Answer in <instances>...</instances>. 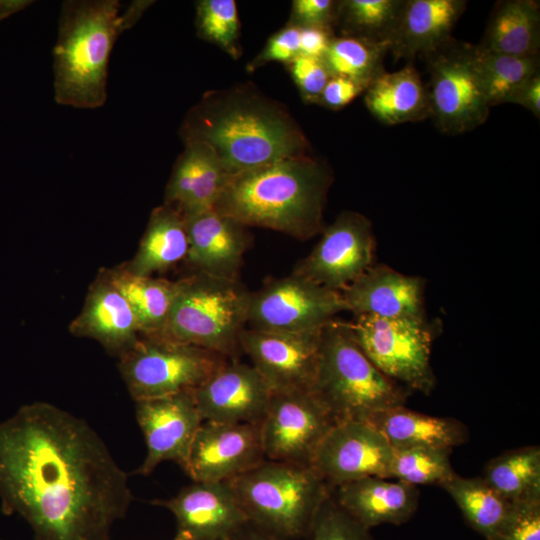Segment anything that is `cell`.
Returning <instances> with one entry per match:
<instances>
[{"instance_id":"30bf717a","label":"cell","mask_w":540,"mask_h":540,"mask_svg":"<svg viewBox=\"0 0 540 540\" xmlns=\"http://www.w3.org/2000/svg\"><path fill=\"white\" fill-rule=\"evenodd\" d=\"M470 45L452 39L425 56L431 117L437 128L457 135L483 124L490 106L470 57Z\"/></svg>"},{"instance_id":"f6af8a7d","label":"cell","mask_w":540,"mask_h":540,"mask_svg":"<svg viewBox=\"0 0 540 540\" xmlns=\"http://www.w3.org/2000/svg\"><path fill=\"white\" fill-rule=\"evenodd\" d=\"M507 103H515L529 110L537 118L540 117V74L523 82L509 97Z\"/></svg>"},{"instance_id":"7402d4cb","label":"cell","mask_w":540,"mask_h":540,"mask_svg":"<svg viewBox=\"0 0 540 540\" xmlns=\"http://www.w3.org/2000/svg\"><path fill=\"white\" fill-rule=\"evenodd\" d=\"M337 505L366 529L399 525L414 514L419 490L399 480L369 476L333 487Z\"/></svg>"},{"instance_id":"ffe728a7","label":"cell","mask_w":540,"mask_h":540,"mask_svg":"<svg viewBox=\"0 0 540 540\" xmlns=\"http://www.w3.org/2000/svg\"><path fill=\"white\" fill-rule=\"evenodd\" d=\"M425 280L373 264L340 292L345 310L381 319H425Z\"/></svg>"},{"instance_id":"484cf974","label":"cell","mask_w":540,"mask_h":540,"mask_svg":"<svg viewBox=\"0 0 540 540\" xmlns=\"http://www.w3.org/2000/svg\"><path fill=\"white\" fill-rule=\"evenodd\" d=\"M373 425L393 449L436 448L451 450L468 437L465 426L452 418L436 417L398 406L371 416Z\"/></svg>"},{"instance_id":"7a4b0ae2","label":"cell","mask_w":540,"mask_h":540,"mask_svg":"<svg viewBox=\"0 0 540 540\" xmlns=\"http://www.w3.org/2000/svg\"><path fill=\"white\" fill-rule=\"evenodd\" d=\"M180 136L184 144L210 147L229 176L307 155L310 147L285 107L246 84L204 93L184 117Z\"/></svg>"},{"instance_id":"ab89813d","label":"cell","mask_w":540,"mask_h":540,"mask_svg":"<svg viewBox=\"0 0 540 540\" xmlns=\"http://www.w3.org/2000/svg\"><path fill=\"white\" fill-rule=\"evenodd\" d=\"M294 82L304 99L318 102L332 76L323 59L298 55L289 63Z\"/></svg>"},{"instance_id":"8d00e7d4","label":"cell","mask_w":540,"mask_h":540,"mask_svg":"<svg viewBox=\"0 0 540 540\" xmlns=\"http://www.w3.org/2000/svg\"><path fill=\"white\" fill-rule=\"evenodd\" d=\"M196 27L201 38L219 46L233 58L240 56V21L235 1L197 2Z\"/></svg>"},{"instance_id":"6da1fadb","label":"cell","mask_w":540,"mask_h":540,"mask_svg":"<svg viewBox=\"0 0 540 540\" xmlns=\"http://www.w3.org/2000/svg\"><path fill=\"white\" fill-rule=\"evenodd\" d=\"M133 496L125 471L83 419L47 402L0 422V505L34 540H109Z\"/></svg>"},{"instance_id":"8fae6325","label":"cell","mask_w":540,"mask_h":540,"mask_svg":"<svg viewBox=\"0 0 540 540\" xmlns=\"http://www.w3.org/2000/svg\"><path fill=\"white\" fill-rule=\"evenodd\" d=\"M346 311L340 292L291 273L251 292L248 328L301 333L322 329Z\"/></svg>"},{"instance_id":"5bb4252c","label":"cell","mask_w":540,"mask_h":540,"mask_svg":"<svg viewBox=\"0 0 540 540\" xmlns=\"http://www.w3.org/2000/svg\"><path fill=\"white\" fill-rule=\"evenodd\" d=\"M321 330L286 333L244 329L241 350L272 393L312 390L316 378Z\"/></svg>"},{"instance_id":"4fadbf2b","label":"cell","mask_w":540,"mask_h":540,"mask_svg":"<svg viewBox=\"0 0 540 540\" xmlns=\"http://www.w3.org/2000/svg\"><path fill=\"white\" fill-rule=\"evenodd\" d=\"M375 248L370 220L359 212L343 211L324 227L318 243L292 273L341 292L375 264Z\"/></svg>"},{"instance_id":"4316f807","label":"cell","mask_w":540,"mask_h":540,"mask_svg":"<svg viewBox=\"0 0 540 540\" xmlns=\"http://www.w3.org/2000/svg\"><path fill=\"white\" fill-rule=\"evenodd\" d=\"M365 104L385 125L415 122L431 116L428 88L412 64L380 74L366 89Z\"/></svg>"},{"instance_id":"ac0fdd59","label":"cell","mask_w":540,"mask_h":540,"mask_svg":"<svg viewBox=\"0 0 540 540\" xmlns=\"http://www.w3.org/2000/svg\"><path fill=\"white\" fill-rule=\"evenodd\" d=\"M175 517L173 540H229L249 524L228 482H195L175 496L155 500Z\"/></svg>"},{"instance_id":"836d02e7","label":"cell","mask_w":540,"mask_h":540,"mask_svg":"<svg viewBox=\"0 0 540 540\" xmlns=\"http://www.w3.org/2000/svg\"><path fill=\"white\" fill-rule=\"evenodd\" d=\"M389 43L363 38L333 37L323 57L332 76H342L364 85L366 88L384 70V57Z\"/></svg>"},{"instance_id":"b9f144b4","label":"cell","mask_w":540,"mask_h":540,"mask_svg":"<svg viewBox=\"0 0 540 540\" xmlns=\"http://www.w3.org/2000/svg\"><path fill=\"white\" fill-rule=\"evenodd\" d=\"M337 13L338 2L332 0H296L292 4V25L331 29Z\"/></svg>"},{"instance_id":"7c38bea8","label":"cell","mask_w":540,"mask_h":540,"mask_svg":"<svg viewBox=\"0 0 540 540\" xmlns=\"http://www.w3.org/2000/svg\"><path fill=\"white\" fill-rule=\"evenodd\" d=\"M335 424L312 390L272 393L260 423L265 459L311 465L318 447Z\"/></svg>"},{"instance_id":"ee69618b","label":"cell","mask_w":540,"mask_h":540,"mask_svg":"<svg viewBox=\"0 0 540 540\" xmlns=\"http://www.w3.org/2000/svg\"><path fill=\"white\" fill-rule=\"evenodd\" d=\"M300 28V55L323 59L331 40L332 33L329 28L299 27Z\"/></svg>"},{"instance_id":"d6986e66","label":"cell","mask_w":540,"mask_h":540,"mask_svg":"<svg viewBox=\"0 0 540 540\" xmlns=\"http://www.w3.org/2000/svg\"><path fill=\"white\" fill-rule=\"evenodd\" d=\"M193 396L203 421L261 423L272 391L251 364L231 359L194 389Z\"/></svg>"},{"instance_id":"3957f363","label":"cell","mask_w":540,"mask_h":540,"mask_svg":"<svg viewBox=\"0 0 540 540\" xmlns=\"http://www.w3.org/2000/svg\"><path fill=\"white\" fill-rule=\"evenodd\" d=\"M333 173L307 155L287 157L229 176L214 209L246 227H262L301 241L324 229Z\"/></svg>"},{"instance_id":"52a82bcc","label":"cell","mask_w":540,"mask_h":540,"mask_svg":"<svg viewBox=\"0 0 540 540\" xmlns=\"http://www.w3.org/2000/svg\"><path fill=\"white\" fill-rule=\"evenodd\" d=\"M251 291L239 279L193 272L175 281L167 323L159 337L197 346L229 359L242 351Z\"/></svg>"},{"instance_id":"f35d334b","label":"cell","mask_w":540,"mask_h":540,"mask_svg":"<svg viewBox=\"0 0 540 540\" xmlns=\"http://www.w3.org/2000/svg\"><path fill=\"white\" fill-rule=\"evenodd\" d=\"M488 540H540V497L512 502L505 520Z\"/></svg>"},{"instance_id":"e575fe53","label":"cell","mask_w":540,"mask_h":540,"mask_svg":"<svg viewBox=\"0 0 540 540\" xmlns=\"http://www.w3.org/2000/svg\"><path fill=\"white\" fill-rule=\"evenodd\" d=\"M404 1L346 0L338 2L337 20L346 36L387 42L396 29Z\"/></svg>"},{"instance_id":"d6a6232c","label":"cell","mask_w":540,"mask_h":540,"mask_svg":"<svg viewBox=\"0 0 540 540\" xmlns=\"http://www.w3.org/2000/svg\"><path fill=\"white\" fill-rule=\"evenodd\" d=\"M482 478L511 502L540 497V448L527 446L493 458Z\"/></svg>"},{"instance_id":"7bdbcfd3","label":"cell","mask_w":540,"mask_h":540,"mask_svg":"<svg viewBox=\"0 0 540 540\" xmlns=\"http://www.w3.org/2000/svg\"><path fill=\"white\" fill-rule=\"evenodd\" d=\"M366 87L357 81L331 76L325 85L319 103L327 108L340 109L351 103L357 96L366 91Z\"/></svg>"},{"instance_id":"60d3db41","label":"cell","mask_w":540,"mask_h":540,"mask_svg":"<svg viewBox=\"0 0 540 540\" xmlns=\"http://www.w3.org/2000/svg\"><path fill=\"white\" fill-rule=\"evenodd\" d=\"M300 54V28L289 25L272 35L249 68L254 70L268 62L290 63Z\"/></svg>"},{"instance_id":"c3c4849f","label":"cell","mask_w":540,"mask_h":540,"mask_svg":"<svg viewBox=\"0 0 540 540\" xmlns=\"http://www.w3.org/2000/svg\"><path fill=\"white\" fill-rule=\"evenodd\" d=\"M29 0H0V21L16 14L31 5Z\"/></svg>"},{"instance_id":"83f0119b","label":"cell","mask_w":540,"mask_h":540,"mask_svg":"<svg viewBox=\"0 0 540 540\" xmlns=\"http://www.w3.org/2000/svg\"><path fill=\"white\" fill-rule=\"evenodd\" d=\"M479 45L484 49L511 56H539V2L534 0L498 2L483 41Z\"/></svg>"},{"instance_id":"cb8c5ba5","label":"cell","mask_w":540,"mask_h":540,"mask_svg":"<svg viewBox=\"0 0 540 540\" xmlns=\"http://www.w3.org/2000/svg\"><path fill=\"white\" fill-rule=\"evenodd\" d=\"M228 178L210 147L200 142L186 143L166 186L164 204L182 216L212 210Z\"/></svg>"},{"instance_id":"e0dca14e","label":"cell","mask_w":540,"mask_h":540,"mask_svg":"<svg viewBox=\"0 0 540 540\" xmlns=\"http://www.w3.org/2000/svg\"><path fill=\"white\" fill-rule=\"evenodd\" d=\"M135 412L147 450L135 473L149 475L164 461L183 468L203 422L193 391L136 401Z\"/></svg>"},{"instance_id":"4dcf8cb0","label":"cell","mask_w":540,"mask_h":540,"mask_svg":"<svg viewBox=\"0 0 540 540\" xmlns=\"http://www.w3.org/2000/svg\"><path fill=\"white\" fill-rule=\"evenodd\" d=\"M441 487L453 498L470 525L486 540L499 529L512 505L482 477L467 478L454 474Z\"/></svg>"},{"instance_id":"bcb514c9","label":"cell","mask_w":540,"mask_h":540,"mask_svg":"<svg viewBox=\"0 0 540 540\" xmlns=\"http://www.w3.org/2000/svg\"><path fill=\"white\" fill-rule=\"evenodd\" d=\"M150 3L149 1H133L128 6L125 12L121 14V20L125 30L136 24Z\"/></svg>"},{"instance_id":"277c9868","label":"cell","mask_w":540,"mask_h":540,"mask_svg":"<svg viewBox=\"0 0 540 540\" xmlns=\"http://www.w3.org/2000/svg\"><path fill=\"white\" fill-rule=\"evenodd\" d=\"M118 0L62 3L53 49L54 98L64 106L95 109L107 99L108 65L125 29Z\"/></svg>"},{"instance_id":"681fc988","label":"cell","mask_w":540,"mask_h":540,"mask_svg":"<svg viewBox=\"0 0 540 540\" xmlns=\"http://www.w3.org/2000/svg\"><path fill=\"white\" fill-rule=\"evenodd\" d=\"M1 540V539H0Z\"/></svg>"},{"instance_id":"74e56055","label":"cell","mask_w":540,"mask_h":540,"mask_svg":"<svg viewBox=\"0 0 540 540\" xmlns=\"http://www.w3.org/2000/svg\"><path fill=\"white\" fill-rule=\"evenodd\" d=\"M307 540H372L369 530L343 511L330 495L320 506Z\"/></svg>"},{"instance_id":"9c48e42d","label":"cell","mask_w":540,"mask_h":540,"mask_svg":"<svg viewBox=\"0 0 540 540\" xmlns=\"http://www.w3.org/2000/svg\"><path fill=\"white\" fill-rule=\"evenodd\" d=\"M350 325L363 352L384 375L407 390L432 392L436 384L431 365L435 331L426 318L357 316Z\"/></svg>"},{"instance_id":"5b68a950","label":"cell","mask_w":540,"mask_h":540,"mask_svg":"<svg viewBox=\"0 0 540 540\" xmlns=\"http://www.w3.org/2000/svg\"><path fill=\"white\" fill-rule=\"evenodd\" d=\"M312 391L336 422L367 421L403 406L407 389L384 375L356 341L350 322L333 319L321 330Z\"/></svg>"},{"instance_id":"f1b7e54d","label":"cell","mask_w":540,"mask_h":540,"mask_svg":"<svg viewBox=\"0 0 540 540\" xmlns=\"http://www.w3.org/2000/svg\"><path fill=\"white\" fill-rule=\"evenodd\" d=\"M188 237L182 215L166 204L155 208L139 248L126 269L139 276H151L185 260Z\"/></svg>"},{"instance_id":"1f68e13d","label":"cell","mask_w":540,"mask_h":540,"mask_svg":"<svg viewBox=\"0 0 540 540\" xmlns=\"http://www.w3.org/2000/svg\"><path fill=\"white\" fill-rule=\"evenodd\" d=\"M470 57L490 107L507 103L511 94L539 72V56L518 57L470 45Z\"/></svg>"},{"instance_id":"8992f818","label":"cell","mask_w":540,"mask_h":540,"mask_svg":"<svg viewBox=\"0 0 540 540\" xmlns=\"http://www.w3.org/2000/svg\"><path fill=\"white\" fill-rule=\"evenodd\" d=\"M227 482L249 523L283 540L305 537L331 492L311 465L267 459Z\"/></svg>"},{"instance_id":"f546056e","label":"cell","mask_w":540,"mask_h":540,"mask_svg":"<svg viewBox=\"0 0 540 540\" xmlns=\"http://www.w3.org/2000/svg\"><path fill=\"white\" fill-rule=\"evenodd\" d=\"M105 277L132 307L141 336H159L167 323L175 281L139 276L125 267L111 270Z\"/></svg>"},{"instance_id":"d590c367","label":"cell","mask_w":540,"mask_h":540,"mask_svg":"<svg viewBox=\"0 0 540 540\" xmlns=\"http://www.w3.org/2000/svg\"><path fill=\"white\" fill-rule=\"evenodd\" d=\"M451 450L436 448L393 449L386 478L412 486L442 485L454 474L449 454Z\"/></svg>"},{"instance_id":"d4e9b609","label":"cell","mask_w":540,"mask_h":540,"mask_svg":"<svg viewBox=\"0 0 540 540\" xmlns=\"http://www.w3.org/2000/svg\"><path fill=\"white\" fill-rule=\"evenodd\" d=\"M466 7L463 0H408L390 40L396 58L427 56L451 40V31Z\"/></svg>"},{"instance_id":"603a6c76","label":"cell","mask_w":540,"mask_h":540,"mask_svg":"<svg viewBox=\"0 0 540 540\" xmlns=\"http://www.w3.org/2000/svg\"><path fill=\"white\" fill-rule=\"evenodd\" d=\"M70 331L98 341L108 352L122 355L141 337L137 317L124 296L103 276L91 286Z\"/></svg>"},{"instance_id":"44dd1931","label":"cell","mask_w":540,"mask_h":540,"mask_svg":"<svg viewBox=\"0 0 540 540\" xmlns=\"http://www.w3.org/2000/svg\"><path fill=\"white\" fill-rule=\"evenodd\" d=\"M182 217L188 237L185 261L193 272L238 279L251 245L248 227L215 209Z\"/></svg>"},{"instance_id":"2e32d148","label":"cell","mask_w":540,"mask_h":540,"mask_svg":"<svg viewBox=\"0 0 540 540\" xmlns=\"http://www.w3.org/2000/svg\"><path fill=\"white\" fill-rule=\"evenodd\" d=\"M393 448L366 421H340L318 447L311 466L330 489L369 476H387Z\"/></svg>"},{"instance_id":"9a60e30c","label":"cell","mask_w":540,"mask_h":540,"mask_svg":"<svg viewBox=\"0 0 540 540\" xmlns=\"http://www.w3.org/2000/svg\"><path fill=\"white\" fill-rule=\"evenodd\" d=\"M264 460L260 423L205 420L183 470L195 482H227Z\"/></svg>"},{"instance_id":"ba28073f","label":"cell","mask_w":540,"mask_h":540,"mask_svg":"<svg viewBox=\"0 0 540 540\" xmlns=\"http://www.w3.org/2000/svg\"><path fill=\"white\" fill-rule=\"evenodd\" d=\"M119 359L121 376L135 402L193 391L229 360L159 336H141Z\"/></svg>"},{"instance_id":"7dc6e473","label":"cell","mask_w":540,"mask_h":540,"mask_svg":"<svg viewBox=\"0 0 540 540\" xmlns=\"http://www.w3.org/2000/svg\"><path fill=\"white\" fill-rule=\"evenodd\" d=\"M229 540H283L268 534L250 523Z\"/></svg>"}]
</instances>
